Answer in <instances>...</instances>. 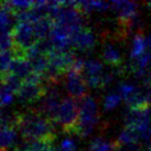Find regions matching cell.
<instances>
[{"instance_id": "2e32d148", "label": "cell", "mask_w": 151, "mask_h": 151, "mask_svg": "<svg viewBox=\"0 0 151 151\" xmlns=\"http://www.w3.org/2000/svg\"><path fill=\"white\" fill-rule=\"evenodd\" d=\"M88 151H114L113 142H107L101 138H96L91 141Z\"/></svg>"}, {"instance_id": "9c48e42d", "label": "cell", "mask_w": 151, "mask_h": 151, "mask_svg": "<svg viewBox=\"0 0 151 151\" xmlns=\"http://www.w3.org/2000/svg\"><path fill=\"white\" fill-rule=\"evenodd\" d=\"M7 73L12 74L16 77H18L19 80H21L22 82H24L33 74L34 72L27 58H14L10 64V67H9Z\"/></svg>"}, {"instance_id": "e0dca14e", "label": "cell", "mask_w": 151, "mask_h": 151, "mask_svg": "<svg viewBox=\"0 0 151 151\" xmlns=\"http://www.w3.org/2000/svg\"><path fill=\"white\" fill-rule=\"evenodd\" d=\"M14 58L16 56H14V53H13L12 50L1 52V74L8 72L10 64H11Z\"/></svg>"}, {"instance_id": "4fadbf2b", "label": "cell", "mask_w": 151, "mask_h": 151, "mask_svg": "<svg viewBox=\"0 0 151 151\" xmlns=\"http://www.w3.org/2000/svg\"><path fill=\"white\" fill-rule=\"evenodd\" d=\"M83 76L84 78H91V77H97L104 74L103 65L97 60H88L85 62L84 68H83Z\"/></svg>"}, {"instance_id": "52a82bcc", "label": "cell", "mask_w": 151, "mask_h": 151, "mask_svg": "<svg viewBox=\"0 0 151 151\" xmlns=\"http://www.w3.org/2000/svg\"><path fill=\"white\" fill-rule=\"evenodd\" d=\"M95 46V37L91 29L83 27L72 37V47L83 52L91 51Z\"/></svg>"}, {"instance_id": "cb8c5ba5", "label": "cell", "mask_w": 151, "mask_h": 151, "mask_svg": "<svg viewBox=\"0 0 151 151\" xmlns=\"http://www.w3.org/2000/svg\"><path fill=\"white\" fill-rule=\"evenodd\" d=\"M149 136H150V138H151V127H150V129H149Z\"/></svg>"}, {"instance_id": "ffe728a7", "label": "cell", "mask_w": 151, "mask_h": 151, "mask_svg": "<svg viewBox=\"0 0 151 151\" xmlns=\"http://www.w3.org/2000/svg\"><path fill=\"white\" fill-rule=\"evenodd\" d=\"M13 47V39L11 33L1 34V52L8 50H12Z\"/></svg>"}, {"instance_id": "ac0fdd59", "label": "cell", "mask_w": 151, "mask_h": 151, "mask_svg": "<svg viewBox=\"0 0 151 151\" xmlns=\"http://www.w3.org/2000/svg\"><path fill=\"white\" fill-rule=\"evenodd\" d=\"M120 101H122V97H120L119 94H115V93L108 94V95L105 97V99H104V108H105L106 110L114 109L115 107H117V106L119 105Z\"/></svg>"}, {"instance_id": "8fae6325", "label": "cell", "mask_w": 151, "mask_h": 151, "mask_svg": "<svg viewBox=\"0 0 151 151\" xmlns=\"http://www.w3.org/2000/svg\"><path fill=\"white\" fill-rule=\"evenodd\" d=\"M33 27L35 38L38 41H40V40H45V39L50 38L51 33L55 27V22L50 16H47V17H44L37 22H34Z\"/></svg>"}, {"instance_id": "30bf717a", "label": "cell", "mask_w": 151, "mask_h": 151, "mask_svg": "<svg viewBox=\"0 0 151 151\" xmlns=\"http://www.w3.org/2000/svg\"><path fill=\"white\" fill-rule=\"evenodd\" d=\"M101 58L106 64H108L113 67L114 70L116 68H122V56L118 49H116L113 44L105 43V45L101 51Z\"/></svg>"}, {"instance_id": "484cf974", "label": "cell", "mask_w": 151, "mask_h": 151, "mask_svg": "<svg viewBox=\"0 0 151 151\" xmlns=\"http://www.w3.org/2000/svg\"><path fill=\"white\" fill-rule=\"evenodd\" d=\"M113 146H114V145H113ZM114 151H116V150H115V149H114Z\"/></svg>"}, {"instance_id": "603a6c76", "label": "cell", "mask_w": 151, "mask_h": 151, "mask_svg": "<svg viewBox=\"0 0 151 151\" xmlns=\"http://www.w3.org/2000/svg\"><path fill=\"white\" fill-rule=\"evenodd\" d=\"M146 52L151 55V35L146 38Z\"/></svg>"}, {"instance_id": "6da1fadb", "label": "cell", "mask_w": 151, "mask_h": 151, "mask_svg": "<svg viewBox=\"0 0 151 151\" xmlns=\"http://www.w3.org/2000/svg\"><path fill=\"white\" fill-rule=\"evenodd\" d=\"M16 127L21 134L22 139L28 141H55L56 138L54 124L44 115L34 109L18 114Z\"/></svg>"}, {"instance_id": "d4e9b609", "label": "cell", "mask_w": 151, "mask_h": 151, "mask_svg": "<svg viewBox=\"0 0 151 151\" xmlns=\"http://www.w3.org/2000/svg\"><path fill=\"white\" fill-rule=\"evenodd\" d=\"M147 4H148V6H149V7H151V2H148Z\"/></svg>"}, {"instance_id": "7402d4cb", "label": "cell", "mask_w": 151, "mask_h": 151, "mask_svg": "<svg viewBox=\"0 0 151 151\" xmlns=\"http://www.w3.org/2000/svg\"><path fill=\"white\" fill-rule=\"evenodd\" d=\"M134 88H136V87H134V86H132V85L122 84L120 86H119V95H120V97H122V98L126 99L129 95H131V94H132V92L134 91Z\"/></svg>"}, {"instance_id": "9a60e30c", "label": "cell", "mask_w": 151, "mask_h": 151, "mask_svg": "<svg viewBox=\"0 0 151 151\" xmlns=\"http://www.w3.org/2000/svg\"><path fill=\"white\" fill-rule=\"evenodd\" d=\"M139 139H140V137L134 130L125 128L118 136V139L116 141L119 145H131V143H138Z\"/></svg>"}, {"instance_id": "7c38bea8", "label": "cell", "mask_w": 151, "mask_h": 151, "mask_svg": "<svg viewBox=\"0 0 151 151\" xmlns=\"http://www.w3.org/2000/svg\"><path fill=\"white\" fill-rule=\"evenodd\" d=\"M17 128L1 126V151H7L9 148H14L18 142Z\"/></svg>"}, {"instance_id": "277c9868", "label": "cell", "mask_w": 151, "mask_h": 151, "mask_svg": "<svg viewBox=\"0 0 151 151\" xmlns=\"http://www.w3.org/2000/svg\"><path fill=\"white\" fill-rule=\"evenodd\" d=\"M80 118V101L68 96L61 103L56 124L60 125L64 134H75V129Z\"/></svg>"}, {"instance_id": "5bb4252c", "label": "cell", "mask_w": 151, "mask_h": 151, "mask_svg": "<svg viewBox=\"0 0 151 151\" xmlns=\"http://www.w3.org/2000/svg\"><path fill=\"white\" fill-rule=\"evenodd\" d=\"M145 53H146V38L141 33H137L134 35V41H132L130 58L132 60H136Z\"/></svg>"}, {"instance_id": "8992f818", "label": "cell", "mask_w": 151, "mask_h": 151, "mask_svg": "<svg viewBox=\"0 0 151 151\" xmlns=\"http://www.w3.org/2000/svg\"><path fill=\"white\" fill-rule=\"evenodd\" d=\"M64 84L68 95L77 101H81L87 96L88 85L82 72L71 70L64 76Z\"/></svg>"}, {"instance_id": "44dd1931", "label": "cell", "mask_w": 151, "mask_h": 151, "mask_svg": "<svg viewBox=\"0 0 151 151\" xmlns=\"http://www.w3.org/2000/svg\"><path fill=\"white\" fill-rule=\"evenodd\" d=\"M58 151H77V148H76L75 142L72 139L68 138L61 142Z\"/></svg>"}, {"instance_id": "7a4b0ae2", "label": "cell", "mask_w": 151, "mask_h": 151, "mask_svg": "<svg viewBox=\"0 0 151 151\" xmlns=\"http://www.w3.org/2000/svg\"><path fill=\"white\" fill-rule=\"evenodd\" d=\"M99 122V114L96 101L91 96H86L80 101V118L75 129L78 137H87Z\"/></svg>"}, {"instance_id": "ba28073f", "label": "cell", "mask_w": 151, "mask_h": 151, "mask_svg": "<svg viewBox=\"0 0 151 151\" xmlns=\"http://www.w3.org/2000/svg\"><path fill=\"white\" fill-rule=\"evenodd\" d=\"M25 58L29 61L30 65H31L34 73L40 74V75H43L46 72V70H47L49 65H50L47 56L42 54L41 52H39L34 46L31 47V49L27 52Z\"/></svg>"}, {"instance_id": "5b68a950", "label": "cell", "mask_w": 151, "mask_h": 151, "mask_svg": "<svg viewBox=\"0 0 151 151\" xmlns=\"http://www.w3.org/2000/svg\"><path fill=\"white\" fill-rule=\"evenodd\" d=\"M45 83H34V82H23L21 87L16 94V97L21 104L29 106L38 104L45 96Z\"/></svg>"}, {"instance_id": "3957f363", "label": "cell", "mask_w": 151, "mask_h": 151, "mask_svg": "<svg viewBox=\"0 0 151 151\" xmlns=\"http://www.w3.org/2000/svg\"><path fill=\"white\" fill-rule=\"evenodd\" d=\"M11 34L13 39L12 51L16 58H25L27 52L38 42L34 34L33 23L30 21L19 22Z\"/></svg>"}, {"instance_id": "d6986e66", "label": "cell", "mask_w": 151, "mask_h": 151, "mask_svg": "<svg viewBox=\"0 0 151 151\" xmlns=\"http://www.w3.org/2000/svg\"><path fill=\"white\" fill-rule=\"evenodd\" d=\"M13 96H16V94L10 88L4 85H1V106H2V108H4L6 106H9V104H11Z\"/></svg>"}]
</instances>
